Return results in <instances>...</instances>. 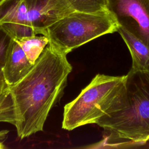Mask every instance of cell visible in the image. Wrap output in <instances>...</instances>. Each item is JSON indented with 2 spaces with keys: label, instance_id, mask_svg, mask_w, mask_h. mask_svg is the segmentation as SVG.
<instances>
[{
  "label": "cell",
  "instance_id": "cell-1",
  "mask_svg": "<svg viewBox=\"0 0 149 149\" xmlns=\"http://www.w3.org/2000/svg\"><path fill=\"white\" fill-rule=\"evenodd\" d=\"M66 54L48 44L30 72L9 86L17 136L42 131L51 109L61 97L72 66Z\"/></svg>",
  "mask_w": 149,
  "mask_h": 149
},
{
  "label": "cell",
  "instance_id": "cell-2",
  "mask_svg": "<svg viewBox=\"0 0 149 149\" xmlns=\"http://www.w3.org/2000/svg\"><path fill=\"white\" fill-rule=\"evenodd\" d=\"M113 139L134 143L149 140V73L130 69L126 74L124 105L97 123Z\"/></svg>",
  "mask_w": 149,
  "mask_h": 149
},
{
  "label": "cell",
  "instance_id": "cell-3",
  "mask_svg": "<svg viewBox=\"0 0 149 149\" xmlns=\"http://www.w3.org/2000/svg\"><path fill=\"white\" fill-rule=\"evenodd\" d=\"M126 74L112 76L97 74L79 95L64 107L62 127L72 130L97 123L103 116L125 104Z\"/></svg>",
  "mask_w": 149,
  "mask_h": 149
},
{
  "label": "cell",
  "instance_id": "cell-4",
  "mask_svg": "<svg viewBox=\"0 0 149 149\" xmlns=\"http://www.w3.org/2000/svg\"><path fill=\"white\" fill-rule=\"evenodd\" d=\"M118 24L107 10L86 13L73 11L47 29L49 44L68 54L90 41L117 31Z\"/></svg>",
  "mask_w": 149,
  "mask_h": 149
},
{
  "label": "cell",
  "instance_id": "cell-5",
  "mask_svg": "<svg viewBox=\"0 0 149 149\" xmlns=\"http://www.w3.org/2000/svg\"><path fill=\"white\" fill-rule=\"evenodd\" d=\"M107 10L118 27L149 47V0H107Z\"/></svg>",
  "mask_w": 149,
  "mask_h": 149
},
{
  "label": "cell",
  "instance_id": "cell-6",
  "mask_svg": "<svg viewBox=\"0 0 149 149\" xmlns=\"http://www.w3.org/2000/svg\"><path fill=\"white\" fill-rule=\"evenodd\" d=\"M36 34L45 35L51 25L74 11L67 0H23Z\"/></svg>",
  "mask_w": 149,
  "mask_h": 149
},
{
  "label": "cell",
  "instance_id": "cell-7",
  "mask_svg": "<svg viewBox=\"0 0 149 149\" xmlns=\"http://www.w3.org/2000/svg\"><path fill=\"white\" fill-rule=\"evenodd\" d=\"M0 26L13 39L37 35L32 28L23 0L0 3Z\"/></svg>",
  "mask_w": 149,
  "mask_h": 149
},
{
  "label": "cell",
  "instance_id": "cell-8",
  "mask_svg": "<svg viewBox=\"0 0 149 149\" xmlns=\"http://www.w3.org/2000/svg\"><path fill=\"white\" fill-rule=\"evenodd\" d=\"M33 65L27 59L17 41L12 38L3 69V77L8 87L16 84L23 79Z\"/></svg>",
  "mask_w": 149,
  "mask_h": 149
},
{
  "label": "cell",
  "instance_id": "cell-9",
  "mask_svg": "<svg viewBox=\"0 0 149 149\" xmlns=\"http://www.w3.org/2000/svg\"><path fill=\"white\" fill-rule=\"evenodd\" d=\"M117 32L121 36L131 54V68L135 70L147 71L149 68V47L122 27H118Z\"/></svg>",
  "mask_w": 149,
  "mask_h": 149
},
{
  "label": "cell",
  "instance_id": "cell-10",
  "mask_svg": "<svg viewBox=\"0 0 149 149\" xmlns=\"http://www.w3.org/2000/svg\"><path fill=\"white\" fill-rule=\"evenodd\" d=\"M16 40L24 52L29 61L34 65L49 44V39L44 35H33Z\"/></svg>",
  "mask_w": 149,
  "mask_h": 149
},
{
  "label": "cell",
  "instance_id": "cell-11",
  "mask_svg": "<svg viewBox=\"0 0 149 149\" xmlns=\"http://www.w3.org/2000/svg\"><path fill=\"white\" fill-rule=\"evenodd\" d=\"M74 11L96 13L107 10V0H67Z\"/></svg>",
  "mask_w": 149,
  "mask_h": 149
},
{
  "label": "cell",
  "instance_id": "cell-12",
  "mask_svg": "<svg viewBox=\"0 0 149 149\" xmlns=\"http://www.w3.org/2000/svg\"><path fill=\"white\" fill-rule=\"evenodd\" d=\"M0 122L15 124L13 102L9 90L0 95Z\"/></svg>",
  "mask_w": 149,
  "mask_h": 149
},
{
  "label": "cell",
  "instance_id": "cell-13",
  "mask_svg": "<svg viewBox=\"0 0 149 149\" xmlns=\"http://www.w3.org/2000/svg\"><path fill=\"white\" fill-rule=\"evenodd\" d=\"M11 38L12 37L0 26V95L9 88L3 77V69Z\"/></svg>",
  "mask_w": 149,
  "mask_h": 149
},
{
  "label": "cell",
  "instance_id": "cell-14",
  "mask_svg": "<svg viewBox=\"0 0 149 149\" xmlns=\"http://www.w3.org/2000/svg\"><path fill=\"white\" fill-rule=\"evenodd\" d=\"M8 132L9 131L7 130H3L0 131V149H3L5 148L3 145V141L6 139Z\"/></svg>",
  "mask_w": 149,
  "mask_h": 149
},
{
  "label": "cell",
  "instance_id": "cell-15",
  "mask_svg": "<svg viewBox=\"0 0 149 149\" xmlns=\"http://www.w3.org/2000/svg\"><path fill=\"white\" fill-rule=\"evenodd\" d=\"M147 72H148V73H149V68H148V70H147Z\"/></svg>",
  "mask_w": 149,
  "mask_h": 149
},
{
  "label": "cell",
  "instance_id": "cell-16",
  "mask_svg": "<svg viewBox=\"0 0 149 149\" xmlns=\"http://www.w3.org/2000/svg\"><path fill=\"white\" fill-rule=\"evenodd\" d=\"M2 1H3V0H0V3H1V2Z\"/></svg>",
  "mask_w": 149,
  "mask_h": 149
}]
</instances>
